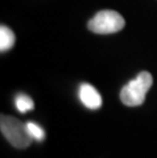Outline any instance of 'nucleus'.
Listing matches in <instances>:
<instances>
[{"instance_id":"obj_2","label":"nucleus","mask_w":157,"mask_h":158,"mask_svg":"<svg viewBox=\"0 0 157 158\" xmlns=\"http://www.w3.org/2000/svg\"><path fill=\"white\" fill-rule=\"evenodd\" d=\"M0 129L2 135L14 148L25 149L32 144L33 139L28 131L27 123H24L15 117L2 114L0 117Z\"/></svg>"},{"instance_id":"obj_3","label":"nucleus","mask_w":157,"mask_h":158,"mask_svg":"<svg viewBox=\"0 0 157 158\" xmlns=\"http://www.w3.org/2000/svg\"><path fill=\"white\" fill-rule=\"evenodd\" d=\"M125 23V19L118 12L102 10L88 23V29L96 34H113L122 30Z\"/></svg>"},{"instance_id":"obj_6","label":"nucleus","mask_w":157,"mask_h":158,"mask_svg":"<svg viewBox=\"0 0 157 158\" xmlns=\"http://www.w3.org/2000/svg\"><path fill=\"white\" fill-rule=\"evenodd\" d=\"M14 104L16 109L21 113H26L34 109V101L31 97L25 94H19L14 99Z\"/></svg>"},{"instance_id":"obj_7","label":"nucleus","mask_w":157,"mask_h":158,"mask_svg":"<svg viewBox=\"0 0 157 158\" xmlns=\"http://www.w3.org/2000/svg\"><path fill=\"white\" fill-rule=\"evenodd\" d=\"M27 127H28V131L33 140L41 142V141L45 139L46 134L44 132V130H43L38 123H33V122H28L27 123Z\"/></svg>"},{"instance_id":"obj_1","label":"nucleus","mask_w":157,"mask_h":158,"mask_svg":"<svg viewBox=\"0 0 157 158\" xmlns=\"http://www.w3.org/2000/svg\"><path fill=\"white\" fill-rule=\"evenodd\" d=\"M153 78L148 72H141L136 79L126 84L121 91V100L126 106L135 107L144 103L146 94L152 87Z\"/></svg>"},{"instance_id":"obj_5","label":"nucleus","mask_w":157,"mask_h":158,"mask_svg":"<svg viewBox=\"0 0 157 158\" xmlns=\"http://www.w3.org/2000/svg\"><path fill=\"white\" fill-rule=\"evenodd\" d=\"M15 42V36L10 29L5 26L0 28V50L1 52L11 49Z\"/></svg>"},{"instance_id":"obj_4","label":"nucleus","mask_w":157,"mask_h":158,"mask_svg":"<svg viewBox=\"0 0 157 158\" xmlns=\"http://www.w3.org/2000/svg\"><path fill=\"white\" fill-rule=\"evenodd\" d=\"M79 98L89 109H98L102 105V97L94 87L84 83L79 88Z\"/></svg>"}]
</instances>
